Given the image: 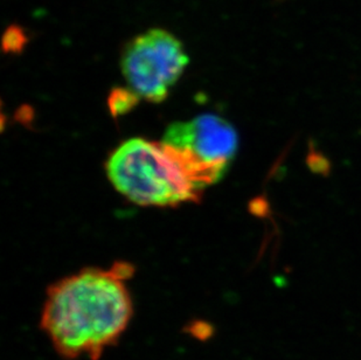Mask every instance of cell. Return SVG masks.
<instances>
[{
  "label": "cell",
  "mask_w": 361,
  "mask_h": 360,
  "mask_svg": "<svg viewBox=\"0 0 361 360\" xmlns=\"http://www.w3.org/2000/svg\"><path fill=\"white\" fill-rule=\"evenodd\" d=\"M131 274L126 263L109 270L83 269L48 288L41 329L62 357L76 359L85 354L97 360L120 338L133 316V301L124 283Z\"/></svg>",
  "instance_id": "1"
},
{
  "label": "cell",
  "mask_w": 361,
  "mask_h": 360,
  "mask_svg": "<svg viewBox=\"0 0 361 360\" xmlns=\"http://www.w3.org/2000/svg\"><path fill=\"white\" fill-rule=\"evenodd\" d=\"M114 187L142 206H177L195 200L199 191L161 142L126 140L106 164Z\"/></svg>",
  "instance_id": "2"
},
{
  "label": "cell",
  "mask_w": 361,
  "mask_h": 360,
  "mask_svg": "<svg viewBox=\"0 0 361 360\" xmlns=\"http://www.w3.org/2000/svg\"><path fill=\"white\" fill-rule=\"evenodd\" d=\"M161 142L199 192L224 177L238 149L235 130L216 115L173 123Z\"/></svg>",
  "instance_id": "3"
},
{
  "label": "cell",
  "mask_w": 361,
  "mask_h": 360,
  "mask_svg": "<svg viewBox=\"0 0 361 360\" xmlns=\"http://www.w3.org/2000/svg\"><path fill=\"white\" fill-rule=\"evenodd\" d=\"M188 65L176 35L152 28L133 37L123 49L121 68L130 90L149 102L161 103Z\"/></svg>",
  "instance_id": "4"
},
{
  "label": "cell",
  "mask_w": 361,
  "mask_h": 360,
  "mask_svg": "<svg viewBox=\"0 0 361 360\" xmlns=\"http://www.w3.org/2000/svg\"><path fill=\"white\" fill-rule=\"evenodd\" d=\"M28 37L24 28L11 25L3 37V48L6 53H19L27 44Z\"/></svg>",
  "instance_id": "5"
}]
</instances>
